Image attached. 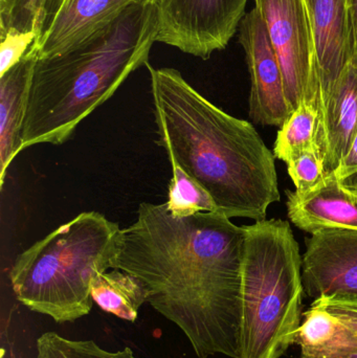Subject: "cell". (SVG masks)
Wrapping results in <instances>:
<instances>
[{
  "label": "cell",
  "instance_id": "cell-27",
  "mask_svg": "<svg viewBox=\"0 0 357 358\" xmlns=\"http://www.w3.org/2000/svg\"><path fill=\"white\" fill-rule=\"evenodd\" d=\"M8 343H10V341H8V344H4L3 343V346H2L1 358H16L15 357L12 344H8Z\"/></svg>",
  "mask_w": 357,
  "mask_h": 358
},
{
  "label": "cell",
  "instance_id": "cell-22",
  "mask_svg": "<svg viewBox=\"0 0 357 358\" xmlns=\"http://www.w3.org/2000/svg\"><path fill=\"white\" fill-rule=\"evenodd\" d=\"M0 77L18 64L38 38L35 31H16L14 29L0 31Z\"/></svg>",
  "mask_w": 357,
  "mask_h": 358
},
{
  "label": "cell",
  "instance_id": "cell-11",
  "mask_svg": "<svg viewBox=\"0 0 357 358\" xmlns=\"http://www.w3.org/2000/svg\"><path fill=\"white\" fill-rule=\"evenodd\" d=\"M138 0H71L50 15L33 45L38 59L65 54L98 36Z\"/></svg>",
  "mask_w": 357,
  "mask_h": 358
},
{
  "label": "cell",
  "instance_id": "cell-13",
  "mask_svg": "<svg viewBox=\"0 0 357 358\" xmlns=\"http://www.w3.org/2000/svg\"><path fill=\"white\" fill-rule=\"evenodd\" d=\"M357 130V59L331 94L318 122L316 146L326 174L335 173Z\"/></svg>",
  "mask_w": 357,
  "mask_h": 358
},
{
  "label": "cell",
  "instance_id": "cell-14",
  "mask_svg": "<svg viewBox=\"0 0 357 358\" xmlns=\"http://www.w3.org/2000/svg\"><path fill=\"white\" fill-rule=\"evenodd\" d=\"M37 50L31 45L22 60L0 77V187L6 172L21 152L23 121Z\"/></svg>",
  "mask_w": 357,
  "mask_h": 358
},
{
  "label": "cell",
  "instance_id": "cell-1",
  "mask_svg": "<svg viewBox=\"0 0 357 358\" xmlns=\"http://www.w3.org/2000/svg\"><path fill=\"white\" fill-rule=\"evenodd\" d=\"M245 229L219 212L174 217L143 202L121 229L112 269L134 275L147 303L186 336L198 358H238Z\"/></svg>",
  "mask_w": 357,
  "mask_h": 358
},
{
  "label": "cell",
  "instance_id": "cell-12",
  "mask_svg": "<svg viewBox=\"0 0 357 358\" xmlns=\"http://www.w3.org/2000/svg\"><path fill=\"white\" fill-rule=\"evenodd\" d=\"M286 196L289 219L302 231H357V194L335 174L310 191H286Z\"/></svg>",
  "mask_w": 357,
  "mask_h": 358
},
{
  "label": "cell",
  "instance_id": "cell-2",
  "mask_svg": "<svg viewBox=\"0 0 357 358\" xmlns=\"http://www.w3.org/2000/svg\"><path fill=\"white\" fill-rule=\"evenodd\" d=\"M150 73L159 144L213 198L228 218L264 220L280 200L274 152L249 122L199 94L177 69Z\"/></svg>",
  "mask_w": 357,
  "mask_h": 358
},
{
  "label": "cell",
  "instance_id": "cell-10",
  "mask_svg": "<svg viewBox=\"0 0 357 358\" xmlns=\"http://www.w3.org/2000/svg\"><path fill=\"white\" fill-rule=\"evenodd\" d=\"M306 246L302 279L309 298L357 296V231H321Z\"/></svg>",
  "mask_w": 357,
  "mask_h": 358
},
{
  "label": "cell",
  "instance_id": "cell-7",
  "mask_svg": "<svg viewBox=\"0 0 357 358\" xmlns=\"http://www.w3.org/2000/svg\"><path fill=\"white\" fill-rule=\"evenodd\" d=\"M249 0H157L156 42L207 60L228 46Z\"/></svg>",
  "mask_w": 357,
  "mask_h": 358
},
{
  "label": "cell",
  "instance_id": "cell-3",
  "mask_svg": "<svg viewBox=\"0 0 357 358\" xmlns=\"http://www.w3.org/2000/svg\"><path fill=\"white\" fill-rule=\"evenodd\" d=\"M159 34L155 3L130 6L86 43L37 59L23 121L21 150L62 145L136 69L148 64Z\"/></svg>",
  "mask_w": 357,
  "mask_h": 358
},
{
  "label": "cell",
  "instance_id": "cell-9",
  "mask_svg": "<svg viewBox=\"0 0 357 358\" xmlns=\"http://www.w3.org/2000/svg\"><path fill=\"white\" fill-rule=\"evenodd\" d=\"M307 3L318 58L320 121L331 94L356 59L351 4L350 0H307Z\"/></svg>",
  "mask_w": 357,
  "mask_h": 358
},
{
  "label": "cell",
  "instance_id": "cell-16",
  "mask_svg": "<svg viewBox=\"0 0 357 358\" xmlns=\"http://www.w3.org/2000/svg\"><path fill=\"white\" fill-rule=\"evenodd\" d=\"M92 299L105 313L131 323L138 320L140 307L147 303L146 290L140 280L119 269L94 278Z\"/></svg>",
  "mask_w": 357,
  "mask_h": 358
},
{
  "label": "cell",
  "instance_id": "cell-18",
  "mask_svg": "<svg viewBox=\"0 0 357 358\" xmlns=\"http://www.w3.org/2000/svg\"><path fill=\"white\" fill-rule=\"evenodd\" d=\"M172 179L169 185L167 210L174 217H190L199 213L218 212L209 192L191 178L176 162L170 161Z\"/></svg>",
  "mask_w": 357,
  "mask_h": 358
},
{
  "label": "cell",
  "instance_id": "cell-29",
  "mask_svg": "<svg viewBox=\"0 0 357 358\" xmlns=\"http://www.w3.org/2000/svg\"><path fill=\"white\" fill-rule=\"evenodd\" d=\"M351 191L357 194V174L352 176V178H348L347 180L343 181Z\"/></svg>",
  "mask_w": 357,
  "mask_h": 358
},
{
  "label": "cell",
  "instance_id": "cell-6",
  "mask_svg": "<svg viewBox=\"0 0 357 358\" xmlns=\"http://www.w3.org/2000/svg\"><path fill=\"white\" fill-rule=\"evenodd\" d=\"M280 64L293 111L308 103L316 110L318 58L307 0H255Z\"/></svg>",
  "mask_w": 357,
  "mask_h": 358
},
{
  "label": "cell",
  "instance_id": "cell-21",
  "mask_svg": "<svg viewBox=\"0 0 357 358\" xmlns=\"http://www.w3.org/2000/svg\"><path fill=\"white\" fill-rule=\"evenodd\" d=\"M287 172L296 191L305 193L318 187L326 178L324 166L316 151H308L287 162Z\"/></svg>",
  "mask_w": 357,
  "mask_h": 358
},
{
  "label": "cell",
  "instance_id": "cell-19",
  "mask_svg": "<svg viewBox=\"0 0 357 358\" xmlns=\"http://www.w3.org/2000/svg\"><path fill=\"white\" fill-rule=\"evenodd\" d=\"M36 349V358H138L128 347L113 352L101 348L94 341L68 340L54 331L41 334Z\"/></svg>",
  "mask_w": 357,
  "mask_h": 358
},
{
  "label": "cell",
  "instance_id": "cell-30",
  "mask_svg": "<svg viewBox=\"0 0 357 358\" xmlns=\"http://www.w3.org/2000/svg\"><path fill=\"white\" fill-rule=\"evenodd\" d=\"M157 0H138V2H142V3H155L156 4Z\"/></svg>",
  "mask_w": 357,
  "mask_h": 358
},
{
  "label": "cell",
  "instance_id": "cell-4",
  "mask_svg": "<svg viewBox=\"0 0 357 358\" xmlns=\"http://www.w3.org/2000/svg\"><path fill=\"white\" fill-rule=\"evenodd\" d=\"M119 225L98 212H84L23 250L10 281L17 300L56 323L89 315L92 284L112 269Z\"/></svg>",
  "mask_w": 357,
  "mask_h": 358
},
{
  "label": "cell",
  "instance_id": "cell-25",
  "mask_svg": "<svg viewBox=\"0 0 357 358\" xmlns=\"http://www.w3.org/2000/svg\"><path fill=\"white\" fill-rule=\"evenodd\" d=\"M350 4H351L352 25H354V44H356L357 59V0H350Z\"/></svg>",
  "mask_w": 357,
  "mask_h": 358
},
{
  "label": "cell",
  "instance_id": "cell-17",
  "mask_svg": "<svg viewBox=\"0 0 357 358\" xmlns=\"http://www.w3.org/2000/svg\"><path fill=\"white\" fill-rule=\"evenodd\" d=\"M319 115L312 105H300L277 134L274 155L285 164L308 151H316V134Z\"/></svg>",
  "mask_w": 357,
  "mask_h": 358
},
{
  "label": "cell",
  "instance_id": "cell-20",
  "mask_svg": "<svg viewBox=\"0 0 357 358\" xmlns=\"http://www.w3.org/2000/svg\"><path fill=\"white\" fill-rule=\"evenodd\" d=\"M52 3L54 0H0V31L14 29L40 35Z\"/></svg>",
  "mask_w": 357,
  "mask_h": 358
},
{
  "label": "cell",
  "instance_id": "cell-23",
  "mask_svg": "<svg viewBox=\"0 0 357 358\" xmlns=\"http://www.w3.org/2000/svg\"><path fill=\"white\" fill-rule=\"evenodd\" d=\"M312 304L330 311L357 334V296H323L314 300Z\"/></svg>",
  "mask_w": 357,
  "mask_h": 358
},
{
  "label": "cell",
  "instance_id": "cell-15",
  "mask_svg": "<svg viewBox=\"0 0 357 358\" xmlns=\"http://www.w3.org/2000/svg\"><path fill=\"white\" fill-rule=\"evenodd\" d=\"M296 343L301 347V357L328 358L356 347L357 334L330 311L312 304L303 315Z\"/></svg>",
  "mask_w": 357,
  "mask_h": 358
},
{
  "label": "cell",
  "instance_id": "cell-26",
  "mask_svg": "<svg viewBox=\"0 0 357 358\" xmlns=\"http://www.w3.org/2000/svg\"><path fill=\"white\" fill-rule=\"evenodd\" d=\"M328 358H357V345L356 347L344 350L343 352L337 353L333 357Z\"/></svg>",
  "mask_w": 357,
  "mask_h": 358
},
{
  "label": "cell",
  "instance_id": "cell-24",
  "mask_svg": "<svg viewBox=\"0 0 357 358\" xmlns=\"http://www.w3.org/2000/svg\"><path fill=\"white\" fill-rule=\"evenodd\" d=\"M333 174L341 181L347 180L357 174V130L347 155Z\"/></svg>",
  "mask_w": 357,
  "mask_h": 358
},
{
  "label": "cell",
  "instance_id": "cell-8",
  "mask_svg": "<svg viewBox=\"0 0 357 358\" xmlns=\"http://www.w3.org/2000/svg\"><path fill=\"white\" fill-rule=\"evenodd\" d=\"M239 41L251 76L249 117L260 125L280 128L293 111L285 94L282 71L265 21L257 6L243 16Z\"/></svg>",
  "mask_w": 357,
  "mask_h": 358
},
{
  "label": "cell",
  "instance_id": "cell-5",
  "mask_svg": "<svg viewBox=\"0 0 357 358\" xmlns=\"http://www.w3.org/2000/svg\"><path fill=\"white\" fill-rule=\"evenodd\" d=\"M243 227L238 358H280L297 342L303 317V257L287 221Z\"/></svg>",
  "mask_w": 357,
  "mask_h": 358
},
{
  "label": "cell",
  "instance_id": "cell-28",
  "mask_svg": "<svg viewBox=\"0 0 357 358\" xmlns=\"http://www.w3.org/2000/svg\"><path fill=\"white\" fill-rule=\"evenodd\" d=\"M69 1H71V0H54V3H52V8H50L48 17H50V15L54 14V13L56 12V10H59V8H62V6H64L65 4L68 3Z\"/></svg>",
  "mask_w": 357,
  "mask_h": 358
},
{
  "label": "cell",
  "instance_id": "cell-31",
  "mask_svg": "<svg viewBox=\"0 0 357 358\" xmlns=\"http://www.w3.org/2000/svg\"><path fill=\"white\" fill-rule=\"evenodd\" d=\"M300 358H304V357H300Z\"/></svg>",
  "mask_w": 357,
  "mask_h": 358
}]
</instances>
